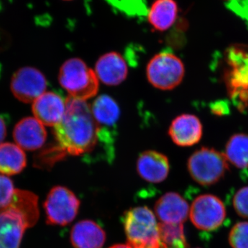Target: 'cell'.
Listing matches in <instances>:
<instances>
[{
    "label": "cell",
    "instance_id": "23",
    "mask_svg": "<svg viewBox=\"0 0 248 248\" xmlns=\"http://www.w3.org/2000/svg\"><path fill=\"white\" fill-rule=\"evenodd\" d=\"M159 234L163 248H187L183 224L160 223Z\"/></svg>",
    "mask_w": 248,
    "mask_h": 248
},
{
    "label": "cell",
    "instance_id": "27",
    "mask_svg": "<svg viewBox=\"0 0 248 248\" xmlns=\"http://www.w3.org/2000/svg\"><path fill=\"white\" fill-rule=\"evenodd\" d=\"M6 136V124L4 119L0 117V144Z\"/></svg>",
    "mask_w": 248,
    "mask_h": 248
},
{
    "label": "cell",
    "instance_id": "13",
    "mask_svg": "<svg viewBox=\"0 0 248 248\" xmlns=\"http://www.w3.org/2000/svg\"><path fill=\"white\" fill-rule=\"evenodd\" d=\"M155 211L161 223L183 224L189 216L190 207L179 194L168 192L156 202Z\"/></svg>",
    "mask_w": 248,
    "mask_h": 248
},
{
    "label": "cell",
    "instance_id": "20",
    "mask_svg": "<svg viewBox=\"0 0 248 248\" xmlns=\"http://www.w3.org/2000/svg\"><path fill=\"white\" fill-rule=\"evenodd\" d=\"M25 153L17 144H0V173L3 175H16L22 172L27 166Z\"/></svg>",
    "mask_w": 248,
    "mask_h": 248
},
{
    "label": "cell",
    "instance_id": "19",
    "mask_svg": "<svg viewBox=\"0 0 248 248\" xmlns=\"http://www.w3.org/2000/svg\"><path fill=\"white\" fill-rule=\"evenodd\" d=\"M178 12L175 0H154L148 12V22L155 31L164 32L174 25Z\"/></svg>",
    "mask_w": 248,
    "mask_h": 248
},
{
    "label": "cell",
    "instance_id": "6",
    "mask_svg": "<svg viewBox=\"0 0 248 248\" xmlns=\"http://www.w3.org/2000/svg\"><path fill=\"white\" fill-rule=\"evenodd\" d=\"M79 206L80 201L74 192L63 186H55L44 203L47 224L58 226L69 224L78 215Z\"/></svg>",
    "mask_w": 248,
    "mask_h": 248
},
{
    "label": "cell",
    "instance_id": "5",
    "mask_svg": "<svg viewBox=\"0 0 248 248\" xmlns=\"http://www.w3.org/2000/svg\"><path fill=\"white\" fill-rule=\"evenodd\" d=\"M185 74L184 63L177 55L164 50L156 54L148 62L146 76L156 89L170 91L182 82Z\"/></svg>",
    "mask_w": 248,
    "mask_h": 248
},
{
    "label": "cell",
    "instance_id": "12",
    "mask_svg": "<svg viewBox=\"0 0 248 248\" xmlns=\"http://www.w3.org/2000/svg\"><path fill=\"white\" fill-rule=\"evenodd\" d=\"M169 133L171 140L177 146H192L202 139L203 125L195 115L183 114L172 121Z\"/></svg>",
    "mask_w": 248,
    "mask_h": 248
},
{
    "label": "cell",
    "instance_id": "18",
    "mask_svg": "<svg viewBox=\"0 0 248 248\" xmlns=\"http://www.w3.org/2000/svg\"><path fill=\"white\" fill-rule=\"evenodd\" d=\"M91 108L98 126L116 134L115 128L120 117L121 111L115 99L108 94H102L96 98Z\"/></svg>",
    "mask_w": 248,
    "mask_h": 248
},
{
    "label": "cell",
    "instance_id": "29",
    "mask_svg": "<svg viewBox=\"0 0 248 248\" xmlns=\"http://www.w3.org/2000/svg\"><path fill=\"white\" fill-rule=\"evenodd\" d=\"M64 1H71V0H64Z\"/></svg>",
    "mask_w": 248,
    "mask_h": 248
},
{
    "label": "cell",
    "instance_id": "11",
    "mask_svg": "<svg viewBox=\"0 0 248 248\" xmlns=\"http://www.w3.org/2000/svg\"><path fill=\"white\" fill-rule=\"evenodd\" d=\"M66 109V100L58 93L46 92L32 104L35 118L46 126H53L61 122Z\"/></svg>",
    "mask_w": 248,
    "mask_h": 248
},
{
    "label": "cell",
    "instance_id": "4",
    "mask_svg": "<svg viewBox=\"0 0 248 248\" xmlns=\"http://www.w3.org/2000/svg\"><path fill=\"white\" fill-rule=\"evenodd\" d=\"M191 177L202 186L217 184L229 170L226 155L213 148L203 147L195 151L187 161Z\"/></svg>",
    "mask_w": 248,
    "mask_h": 248
},
{
    "label": "cell",
    "instance_id": "1",
    "mask_svg": "<svg viewBox=\"0 0 248 248\" xmlns=\"http://www.w3.org/2000/svg\"><path fill=\"white\" fill-rule=\"evenodd\" d=\"M54 134L58 146L66 154L86 156L99 147L112 151L101 141L100 128L86 101L67 98L66 112L61 122L54 127Z\"/></svg>",
    "mask_w": 248,
    "mask_h": 248
},
{
    "label": "cell",
    "instance_id": "28",
    "mask_svg": "<svg viewBox=\"0 0 248 248\" xmlns=\"http://www.w3.org/2000/svg\"><path fill=\"white\" fill-rule=\"evenodd\" d=\"M109 248H131L128 244H117L114 245V246H111Z\"/></svg>",
    "mask_w": 248,
    "mask_h": 248
},
{
    "label": "cell",
    "instance_id": "9",
    "mask_svg": "<svg viewBox=\"0 0 248 248\" xmlns=\"http://www.w3.org/2000/svg\"><path fill=\"white\" fill-rule=\"evenodd\" d=\"M228 63L231 67L228 76L232 96L239 102H248V49L233 46L228 51Z\"/></svg>",
    "mask_w": 248,
    "mask_h": 248
},
{
    "label": "cell",
    "instance_id": "17",
    "mask_svg": "<svg viewBox=\"0 0 248 248\" xmlns=\"http://www.w3.org/2000/svg\"><path fill=\"white\" fill-rule=\"evenodd\" d=\"M71 241L74 248H102L106 241V233L95 222L84 220L72 228Z\"/></svg>",
    "mask_w": 248,
    "mask_h": 248
},
{
    "label": "cell",
    "instance_id": "14",
    "mask_svg": "<svg viewBox=\"0 0 248 248\" xmlns=\"http://www.w3.org/2000/svg\"><path fill=\"white\" fill-rule=\"evenodd\" d=\"M14 138L22 149L36 151L45 144L47 133L45 125L35 117H26L16 124Z\"/></svg>",
    "mask_w": 248,
    "mask_h": 248
},
{
    "label": "cell",
    "instance_id": "31",
    "mask_svg": "<svg viewBox=\"0 0 248 248\" xmlns=\"http://www.w3.org/2000/svg\"></svg>",
    "mask_w": 248,
    "mask_h": 248
},
{
    "label": "cell",
    "instance_id": "3",
    "mask_svg": "<svg viewBox=\"0 0 248 248\" xmlns=\"http://www.w3.org/2000/svg\"><path fill=\"white\" fill-rule=\"evenodd\" d=\"M58 79L69 97L75 99L86 101L94 97L99 91V79L95 72L79 58L65 62L60 68Z\"/></svg>",
    "mask_w": 248,
    "mask_h": 248
},
{
    "label": "cell",
    "instance_id": "30",
    "mask_svg": "<svg viewBox=\"0 0 248 248\" xmlns=\"http://www.w3.org/2000/svg\"><path fill=\"white\" fill-rule=\"evenodd\" d=\"M230 1H231V0H230Z\"/></svg>",
    "mask_w": 248,
    "mask_h": 248
},
{
    "label": "cell",
    "instance_id": "16",
    "mask_svg": "<svg viewBox=\"0 0 248 248\" xmlns=\"http://www.w3.org/2000/svg\"><path fill=\"white\" fill-rule=\"evenodd\" d=\"M95 74L98 79L108 86H117L128 76V66L123 57L117 52L103 55L95 64Z\"/></svg>",
    "mask_w": 248,
    "mask_h": 248
},
{
    "label": "cell",
    "instance_id": "7",
    "mask_svg": "<svg viewBox=\"0 0 248 248\" xmlns=\"http://www.w3.org/2000/svg\"><path fill=\"white\" fill-rule=\"evenodd\" d=\"M189 216L196 228L201 231H213L218 229L224 222L226 207L217 196L202 195L194 201Z\"/></svg>",
    "mask_w": 248,
    "mask_h": 248
},
{
    "label": "cell",
    "instance_id": "22",
    "mask_svg": "<svg viewBox=\"0 0 248 248\" xmlns=\"http://www.w3.org/2000/svg\"><path fill=\"white\" fill-rule=\"evenodd\" d=\"M228 162L238 169L248 168V135L238 133L228 140L226 146Z\"/></svg>",
    "mask_w": 248,
    "mask_h": 248
},
{
    "label": "cell",
    "instance_id": "21",
    "mask_svg": "<svg viewBox=\"0 0 248 248\" xmlns=\"http://www.w3.org/2000/svg\"><path fill=\"white\" fill-rule=\"evenodd\" d=\"M9 206L17 210L24 217L29 228L33 227L40 217L38 197L30 191L16 189Z\"/></svg>",
    "mask_w": 248,
    "mask_h": 248
},
{
    "label": "cell",
    "instance_id": "24",
    "mask_svg": "<svg viewBox=\"0 0 248 248\" xmlns=\"http://www.w3.org/2000/svg\"><path fill=\"white\" fill-rule=\"evenodd\" d=\"M230 245L232 248H248V222H239L232 228Z\"/></svg>",
    "mask_w": 248,
    "mask_h": 248
},
{
    "label": "cell",
    "instance_id": "2",
    "mask_svg": "<svg viewBox=\"0 0 248 248\" xmlns=\"http://www.w3.org/2000/svg\"><path fill=\"white\" fill-rule=\"evenodd\" d=\"M127 244L131 248H163L159 223L151 210L136 207L125 213L123 219Z\"/></svg>",
    "mask_w": 248,
    "mask_h": 248
},
{
    "label": "cell",
    "instance_id": "8",
    "mask_svg": "<svg viewBox=\"0 0 248 248\" xmlns=\"http://www.w3.org/2000/svg\"><path fill=\"white\" fill-rule=\"evenodd\" d=\"M46 87L45 75L33 67L19 68L11 79L13 94L18 100L26 104L35 102L45 93Z\"/></svg>",
    "mask_w": 248,
    "mask_h": 248
},
{
    "label": "cell",
    "instance_id": "15",
    "mask_svg": "<svg viewBox=\"0 0 248 248\" xmlns=\"http://www.w3.org/2000/svg\"><path fill=\"white\" fill-rule=\"evenodd\" d=\"M139 175L148 182L158 184L169 175V160L159 152L146 151L140 155L137 163Z\"/></svg>",
    "mask_w": 248,
    "mask_h": 248
},
{
    "label": "cell",
    "instance_id": "26",
    "mask_svg": "<svg viewBox=\"0 0 248 248\" xmlns=\"http://www.w3.org/2000/svg\"><path fill=\"white\" fill-rule=\"evenodd\" d=\"M233 205L240 217L248 218V186L242 187L235 194Z\"/></svg>",
    "mask_w": 248,
    "mask_h": 248
},
{
    "label": "cell",
    "instance_id": "10",
    "mask_svg": "<svg viewBox=\"0 0 248 248\" xmlns=\"http://www.w3.org/2000/svg\"><path fill=\"white\" fill-rule=\"evenodd\" d=\"M24 217L11 206L0 209V248H19L26 230Z\"/></svg>",
    "mask_w": 248,
    "mask_h": 248
},
{
    "label": "cell",
    "instance_id": "25",
    "mask_svg": "<svg viewBox=\"0 0 248 248\" xmlns=\"http://www.w3.org/2000/svg\"><path fill=\"white\" fill-rule=\"evenodd\" d=\"M16 190L13 181L6 175L0 174V209L9 206Z\"/></svg>",
    "mask_w": 248,
    "mask_h": 248
}]
</instances>
